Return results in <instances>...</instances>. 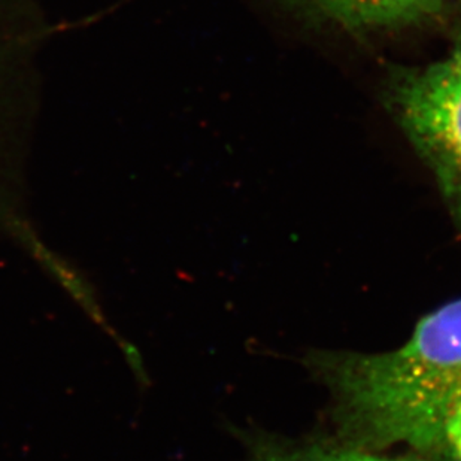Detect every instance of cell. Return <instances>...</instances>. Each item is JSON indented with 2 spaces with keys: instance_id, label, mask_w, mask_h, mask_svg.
Here are the masks:
<instances>
[{
  "instance_id": "6da1fadb",
  "label": "cell",
  "mask_w": 461,
  "mask_h": 461,
  "mask_svg": "<svg viewBox=\"0 0 461 461\" xmlns=\"http://www.w3.org/2000/svg\"><path fill=\"white\" fill-rule=\"evenodd\" d=\"M324 370L365 439L439 451L461 408V299L424 318L401 348L333 357Z\"/></svg>"
},
{
  "instance_id": "7a4b0ae2",
  "label": "cell",
  "mask_w": 461,
  "mask_h": 461,
  "mask_svg": "<svg viewBox=\"0 0 461 461\" xmlns=\"http://www.w3.org/2000/svg\"><path fill=\"white\" fill-rule=\"evenodd\" d=\"M393 111L461 221V29L451 51L392 83Z\"/></svg>"
},
{
  "instance_id": "3957f363",
  "label": "cell",
  "mask_w": 461,
  "mask_h": 461,
  "mask_svg": "<svg viewBox=\"0 0 461 461\" xmlns=\"http://www.w3.org/2000/svg\"><path fill=\"white\" fill-rule=\"evenodd\" d=\"M311 13L354 31L405 26L430 17L447 0H293Z\"/></svg>"
},
{
  "instance_id": "277c9868",
  "label": "cell",
  "mask_w": 461,
  "mask_h": 461,
  "mask_svg": "<svg viewBox=\"0 0 461 461\" xmlns=\"http://www.w3.org/2000/svg\"><path fill=\"white\" fill-rule=\"evenodd\" d=\"M263 461H420L415 458L385 457L356 449H272Z\"/></svg>"
},
{
  "instance_id": "5b68a950",
  "label": "cell",
  "mask_w": 461,
  "mask_h": 461,
  "mask_svg": "<svg viewBox=\"0 0 461 461\" xmlns=\"http://www.w3.org/2000/svg\"><path fill=\"white\" fill-rule=\"evenodd\" d=\"M439 453L449 461H461V408L449 420Z\"/></svg>"
}]
</instances>
